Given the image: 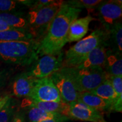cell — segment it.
<instances>
[{
	"label": "cell",
	"instance_id": "30",
	"mask_svg": "<svg viewBox=\"0 0 122 122\" xmlns=\"http://www.w3.org/2000/svg\"><path fill=\"white\" fill-rule=\"evenodd\" d=\"M10 97V95H5L2 97V98L1 99V100H0V109L3 106L5 105V103L6 102L7 100H8Z\"/></svg>",
	"mask_w": 122,
	"mask_h": 122
},
{
	"label": "cell",
	"instance_id": "13",
	"mask_svg": "<svg viewBox=\"0 0 122 122\" xmlns=\"http://www.w3.org/2000/svg\"><path fill=\"white\" fill-rule=\"evenodd\" d=\"M107 42L101 43L88 54L83 62L77 66L78 68H91L95 67L103 68L106 58Z\"/></svg>",
	"mask_w": 122,
	"mask_h": 122
},
{
	"label": "cell",
	"instance_id": "5",
	"mask_svg": "<svg viewBox=\"0 0 122 122\" xmlns=\"http://www.w3.org/2000/svg\"><path fill=\"white\" fill-rule=\"evenodd\" d=\"M60 70L70 77L79 93L93 91L110 77L102 67H63Z\"/></svg>",
	"mask_w": 122,
	"mask_h": 122
},
{
	"label": "cell",
	"instance_id": "2",
	"mask_svg": "<svg viewBox=\"0 0 122 122\" xmlns=\"http://www.w3.org/2000/svg\"><path fill=\"white\" fill-rule=\"evenodd\" d=\"M39 47L35 40L0 42V60L13 65H30L39 58Z\"/></svg>",
	"mask_w": 122,
	"mask_h": 122
},
{
	"label": "cell",
	"instance_id": "26",
	"mask_svg": "<svg viewBox=\"0 0 122 122\" xmlns=\"http://www.w3.org/2000/svg\"><path fill=\"white\" fill-rule=\"evenodd\" d=\"M10 74L11 72L10 70L3 69L0 71V88H2L6 83Z\"/></svg>",
	"mask_w": 122,
	"mask_h": 122
},
{
	"label": "cell",
	"instance_id": "24",
	"mask_svg": "<svg viewBox=\"0 0 122 122\" xmlns=\"http://www.w3.org/2000/svg\"><path fill=\"white\" fill-rule=\"evenodd\" d=\"M112 88L115 92L117 98L114 103L117 105L122 104V76H110ZM113 103V104H114Z\"/></svg>",
	"mask_w": 122,
	"mask_h": 122
},
{
	"label": "cell",
	"instance_id": "1",
	"mask_svg": "<svg viewBox=\"0 0 122 122\" xmlns=\"http://www.w3.org/2000/svg\"><path fill=\"white\" fill-rule=\"evenodd\" d=\"M81 9L70 6L66 1L50 23L46 33L39 44L38 55L57 56L62 53V49L67 42L69 27L78 18Z\"/></svg>",
	"mask_w": 122,
	"mask_h": 122
},
{
	"label": "cell",
	"instance_id": "17",
	"mask_svg": "<svg viewBox=\"0 0 122 122\" xmlns=\"http://www.w3.org/2000/svg\"><path fill=\"white\" fill-rule=\"evenodd\" d=\"M107 48L122 54V24L117 23L108 30Z\"/></svg>",
	"mask_w": 122,
	"mask_h": 122
},
{
	"label": "cell",
	"instance_id": "20",
	"mask_svg": "<svg viewBox=\"0 0 122 122\" xmlns=\"http://www.w3.org/2000/svg\"><path fill=\"white\" fill-rule=\"evenodd\" d=\"M89 92L109 102L111 104V106L115 101L116 98H117V96H116L109 78L105 80L95 89Z\"/></svg>",
	"mask_w": 122,
	"mask_h": 122
},
{
	"label": "cell",
	"instance_id": "10",
	"mask_svg": "<svg viewBox=\"0 0 122 122\" xmlns=\"http://www.w3.org/2000/svg\"><path fill=\"white\" fill-rule=\"evenodd\" d=\"M67 117L70 119L90 122H107L103 112L89 107L86 105L76 101L70 103Z\"/></svg>",
	"mask_w": 122,
	"mask_h": 122
},
{
	"label": "cell",
	"instance_id": "29",
	"mask_svg": "<svg viewBox=\"0 0 122 122\" xmlns=\"http://www.w3.org/2000/svg\"><path fill=\"white\" fill-rule=\"evenodd\" d=\"M11 29H13V28L10 27L5 22H2V21H0V32L11 30Z\"/></svg>",
	"mask_w": 122,
	"mask_h": 122
},
{
	"label": "cell",
	"instance_id": "25",
	"mask_svg": "<svg viewBox=\"0 0 122 122\" xmlns=\"http://www.w3.org/2000/svg\"><path fill=\"white\" fill-rule=\"evenodd\" d=\"M18 1L14 0H0V12L15 13L14 11L21 7H24Z\"/></svg>",
	"mask_w": 122,
	"mask_h": 122
},
{
	"label": "cell",
	"instance_id": "22",
	"mask_svg": "<svg viewBox=\"0 0 122 122\" xmlns=\"http://www.w3.org/2000/svg\"><path fill=\"white\" fill-rule=\"evenodd\" d=\"M16 113V105L10 96L0 109V122H11Z\"/></svg>",
	"mask_w": 122,
	"mask_h": 122
},
{
	"label": "cell",
	"instance_id": "28",
	"mask_svg": "<svg viewBox=\"0 0 122 122\" xmlns=\"http://www.w3.org/2000/svg\"><path fill=\"white\" fill-rule=\"evenodd\" d=\"M11 122H25V117L23 114L19 112L15 113Z\"/></svg>",
	"mask_w": 122,
	"mask_h": 122
},
{
	"label": "cell",
	"instance_id": "16",
	"mask_svg": "<svg viewBox=\"0 0 122 122\" xmlns=\"http://www.w3.org/2000/svg\"><path fill=\"white\" fill-rule=\"evenodd\" d=\"M76 101L83 103L92 109L103 113L105 112H111L110 103L89 92L79 93Z\"/></svg>",
	"mask_w": 122,
	"mask_h": 122
},
{
	"label": "cell",
	"instance_id": "8",
	"mask_svg": "<svg viewBox=\"0 0 122 122\" xmlns=\"http://www.w3.org/2000/svg\"><path fill=\"white\" fill-rule=\"evenodd\" d=\"M28 98L44 102L62 101L57 88L49 77L36 79L30 97Z\"/></svg>",
	"mask_w": 122,
	"mask_h": 122
},
{
	"label": "cell",
	"instance_id": "32",
	"mask_svg": "<svg viewBox=\"0 0 122 122\" xmlns=\"http://www.w3.org/2000/svg\"></svg>",
	"mask_w": 122,
	"mask_h": 122
},
{
	"label": "cell",
	"instance_id": "18",
	"mask_svg": "<svg viewBox=\"0 0 122 122\" xmlns=\"http://www.w3.org/2000/svg\"><path fill=\"white\" fill-rule=\"evenodd\" d=\"M35 40L28 30L20 29H11L0 32V42L30 41Z\"/></svg>",
	"mask_w": 122,
	"mask_h": 122
},
{
	"label": "cell",
	"instance_id": "4",
	"mask_svg": "<svg viewBox=\"0 0 122 122\" xmlns=\"http://www.w3.org/2000/svg\"><path fill=\"white\" fill-rule=\"evenodd\" d=\"M63 3L64 1L62 0H54L48 5L38 10H30L27 14L25 17L28 30L39 44Z\"/></svg>",
	"mask_w": 122,
	"mask_h": 122
},
{
	"label": "cell",
	"instance_id": "23",
	"mask_svg": "<svg viewBox=\"0 0 122 122\" xmlns=\"http://www.w3.org/2000/svg\"><path fill=\"white\" fill-rule=\"evenodd\" d=\"M71 6L77 9H86L88 11L94 10L102 2L101 0H71L66 1Z\"/></svg>",
	"mask_w": 122,
	"mask_h": 122
},
{
	"label": "cell",
	"instance_id": "7",
	"mask_svg": "<svg viewBox=\"0 0 122 122\" xmlns=\"http://www.w3.org/2000/svg\"><path fill=\"white\" fill-rule=\"evenodd\" d=\"M63 58V52L57 56H43L35 61L27 72L36 79L49 77L62 68Z\"/></svg>",
	"mask_w": 122,
	"mask_h": 122
},
{
	"label": "cell",
	"instance_id": "14",
	"mask_svg": "<svg viewBox=\"0 0 122 122\" xmlns=\"http://www.w3.org/2000/svg\"><path fill=\"white\" fill-rule=\"evenodd\" d=\"M94 20L96 19L90 15L74 20L69 27L67 42L79 41L83 39L89 30L91 22Z\"/></svg>",
	"mask_w": 122,
	"mask_h": 122
},
{
	"label": "cell",
	"instance_id": "9",
	"mask_svg": "<svg viewBox=\"0 0 122 122\" xmlns=\"http://www.w3.org/2000/svg\"><path fill=\"white\" fill-rule=\"evenodd\" d=\"M49 77L57 88L63 102L70 104L77 100L79 93L66 74L59 70L51 74Z\"/></svg>",
	"mask_w": 122,
	"mask_h": 122
},
{
	"label": "cell",
	"instance_id": "21",
	"mask_svg": "<svg viewBox=\"0 0 122 122\" xmlns=\"http://www.w3.org/2000/svg\"><path fill=\"white\" fill-rule=\"evenodd\" d=\"M28 122H40L44 120L54 118L61 114L47 112L35 107H28Z\"/></svg>",
	"mask_w": 122,
	"mask_h": 122
},
{
	"label": "cell",
	"instance_id": "19",
	"mask_svg": "<svg viewBox=\"0 0 122 122\" xmlns=\"http://www.w3.org/2000/svg\"><path fill=\"white\" fill-rule=\"evenodd\" d=\"M0 21L5 22L13 28L28 30L26 17L20 13L0 12Z\"/></svg>",
	"mask_w": 122,
	"mask_h": 122
},
{
	"label": "cell",
	"instance_id": "12",
	"mask_svg": "<svg viewBox=\"0 0 122 122\" xmlns=\"http://www.w3.org/2000/svg\"><path fill=\"white\" fill-rule=\"evenodd\" d=\"M23 107H35L47 112L60 114L67 117L70 105L63 101L60 102L38 101L30 98H25L23 101Z\"/></svg>",
	"mask_w": 122,
	"mask_h": 122
},
{
	"label": "cell",
	"instance_id": "6",
	"mask_svg": "<svg viewBox=\"0 0 122 122\" xmlns=\"http://www.w3.org/2000/svg\"><path fill=\"white\" fill-rule=\"evenodd\" d=\"M97 16L103 28L108 31L117 23L122 22V1L121 0H107L96 7Z\"/></svg>",
	"mask_w": 122,
	"mask_h": 122
},
{
	"label": "cell",
	"instance_id": "15",
	"mask_svg": "<svg viewBox=\"0 0 122 122\" xmlns=\"http://www.w3.org/2000/svg\"><path fill=\"white\" fill-rule=\"evenodd\" d=\"M103 69L110 76H122V54L107 48Z\"/></svg>",
	"mask_w": 122,
	"mask_h": 122
},
{
	"label": "cell",
	"instance_id": "3",
	"mask_svg": "<svg viewBox=\"0 0 122 122\" xmlns=\"http://www.w3.org/2000/svg\"><path fill=\"white\" fill-rule=\"evenodd\" d=\"M108 37V32L103 28L93 30L87 37L79 40L66 52L62 68L77 66L92 50L102 42H107Z\"/></svg>",
	"mask_w": 122,
	"mask_h": 122
},
{
	"label": "cell",
	"instance_id": "11",
	"mask_svg": "<svg viewBox=\"0 0 122 122\" xmlns=\"http://www.w3.org/2000/svg\"><path fill=\"white\" fill-rule=\"evenodd\" d=\"M36 79L27 71L19 74L12 83V93L18 98H30Z\"/></svg>",
	"mask_w": 122,
	"mask_h": 122
},
{
	"label": "cell",
	"instance_id": "31",
	"mask_svg": "<svg viewBox=\"0 0 122 122\" xmlns=\"http://www.w3.org/2000/svg\"><path fill=\"white\" fill-rule=\"evenodd\" d=\"M4 96H2V95H1V94H0V100H1V99L2 98V97H4Z\"/></svg>",
	"mask_w": 122,
	"mask_h": 122
},
{
	"label": "cell",
	"instance_id": "27",
	"mask_svg": "<svg viewBox=\"0 0 122 122\" xmlns=\"http://www.w3.org/2000/svg\"><path fill=\"white\" fill-rule=\"evenodd\" d=\"M70 120L69 118H68L66 116L61 115L59 117H56L54 118L44 120L40 122H67Z\"/></svg>",
	"mask_w": 122,
	"mask_h": 122
}]
</instances>
